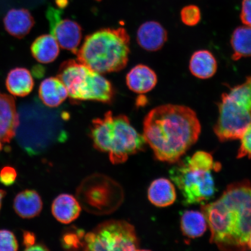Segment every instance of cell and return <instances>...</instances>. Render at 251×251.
<instances>
[{
  "label": "cell",
  "instance_id": "cell-19",
  "mask_svg": "<svg viewBox=\"0 0 251 251\" xmlns=\"http://www.w3.org/2000/svg\"><path fill=\"white\" fill-rule=\"evenodd\" d=\"M14 207L15 212L21 218L30 219L40 214L43 208V202L36 191L27 190L16 196Z\"/></svg>",
  "mask_w": 251,
  "mask_h": 251
},
{
  "label": "cell",
  "instance_id": "cell-17",
  "mask_svg": "<svg viewBox=\"0 0 251 251\" xmlns=\"http://www.w3.org/2000/svg\"><path fill=\"white\" fill-rule=\"evenodd\" d=\"M189 69L193 76L200 79H208L215 75L218 63L211 52L206 50H199L191 56Z\"/></svg>",
  "mask_w": 251,
  "mask_h": 251
},
{
  "label": "cell",
  "instance_id": "cell-24",
  "mask_svg": "<svg viewBox=\"0 0 251 251\" xmlns=\"http://www.w3.org/2000/svg\"><path fill=\"white\" fill-rule=\"evenodd\" d=\"M182 23L188 26L199 24L201 18L200 9L195 5H188L182 8L180 12Z\"/></svg>",
  "mask_w": 251,
  "mask_h": 251
},
{
  "label": "cell",
  "instance_id": "cell-16",
  "mask_svg": "<svg viewBox=\"0 0 251 251\" xmlns=\"http://www.w3.org/2000/svg\"><path fill=\"white\" fill-rule=\"evenodd\" d=\"M81 208L76 198L70 194H62L53 201L51 211L58 222L63 224H69L79 216Z\"/></svg>",
  "mask_w": 251,
  "mask_h": 251
},
{
  "label": "cell",
  "instance_id": "cell-15",
  "mask_svg": "<svg viewBox=\"0 0 251 251\" xmlns=\"http://www.w3.org/2000/svg\"><path fill=\"white\" fill-rule=\"evenodd\" d=\"M5 29L11 36L21 38L27 35L34 26V18L26 9H12L5 16Z\"/></svg>",
  "mask_w": 251,
  "mask_h": 251
},
{
  "label": "cell",
  "instance_id": "cell-32",
  "mask_svg": "<svg viewBox=\"0 0 251 251\" xmlns=\"http://www.w3.org/2000/svg\"><path fill=\"white\" fill-rule=\"evenodd\" d=\"M2 149V144L1 142H0V151H1V150Z\"/></svg>",
  "mask_w": 251,
  "mask_h": 251
},
{
  "label": "cell",
  "instance_id": "cell-31",
  "mask_svg": "<svg viewBox=\"0 0 251 251\" xmlns=\"http://www.w3.org/2000/svg\"><path fill=\"white\" fill-rule=\"evenodd\" d=\"M247 247L251 250V233L250 235L249 241H248Z\"/></svg>",
  "mask_w": 251,
  "mask_h": 251
},
{
  "label": "cell",
  "instance_id": "cell-23",
  "mask_svg": "<svg viewBox=\"0 0 251 251\" xmlns=\"http://www.w3.org/2000/svg\"><path fill=\"white\" fill-rule=\"evenodd\" d=\"M231 45L233 50L232 59L234 61L251 56V27L239 26L232 34Z\"/></svg>",
  "mask_w": 251,
  "mask_h": 251
},
{
  "label": "cell",
  "instance_id": "cell-5",
  "mask_svg": "<svg viewBox=\"0 0 251 251\" xmlns=\"http://www.w3.org/2000/svg\"><path fill=\"white\" fill-rule=\"evenodd\" d=\"M221 168L212 156L204 151H198L173 167L169 174L183 196L184 205L211 199L216 192L212 172H218Z\"/></svg>",
  "mask_w": 251,
  "mask_h": 251
},
{
  "label": "cell",
  "instance_id": "cell-20",
  "mask_svg": "<svg viewBox=\"0 0 251 251\" xmlns=\"http://www.w3.org/2000/svg\"><path fill=\"white\" fill-rule=\"evenodd\" d=\"M31 54L42 64H50L57 58L59 45L52 34H43L34 40L31 46Z\"/></svg>",
  "mask_w": 251,
  "mask_h": 251
},
{
  "label": "cell",
  "instance_id": "cell-12",
  "mask_svg": "<svg viewBox=\"0 0 251 251\" xmlns=\"http://www.w3.org/2000/svg\"><path fill=\"white\" fill-rule=\"evenodd\" d=\"M19 116L11 97L0 96V141L9 142L19 125Z\"/></svg>",
  "mask_w": 251,
  "mask_h": 251
},
{
  "label": "cell",
  "instance_id": "cell-6",
  "mask_svg": "<svg viewBox=\"0 0 251 251\" xmlns=\"http://www.w3.org/2000/svg\"><path fill=\"white\" fill-rule=\"evenodd\" d=\"M57 77L74 101L111 103L115 98V91L112 83L101 74L77 60L70 59L62 62Z\"/></svg>",
  "mask_w": 251,
  "mask_h": 251
},
{
  "label": "cell",
  "instance_id": "cell-33",
  "mask_svg": "<svg viewBox=\"0 0 251 251\" xmlns=\"http://www.w3.org/2000/svg\"><path fill=\"white\" fill-rule=\"evenodd\" d=\"M96 1H101V0H96Z\"/></svg>",
  "mask_w": 251,
  "mask_h": 251
},
{
  "label": "cell",
  "instance_id": "cell-11",
  "mask_svg": "<svg viewBox=\"0 0 251 251\" xmlns=\"http://www.w3.org/2000/svg\"><path fill=\"white\" fill-rule=\"evenodd\" d=\"M167 40V31L158 22H146L137 31L138 44L147 51H158L164 46Z\"/></svg>",
  "mask_w": 251,
  "mask_h": 251
},
{
  "label": "cell",
  "instance_id": "cell-14",
  "mask_svg": "<svg viewBox=\"0 0 251 251\" xmlns=\"http://www.w3.org/2000/svg\"><path fill=\"white\" fill-rule=\"evenodd\" d=\"M39 96L46 106L56 108L61 105L69 95L67 88L58 77H50L40 83Z\"/></svg>",
  "mask_w": 251,
  "mask_h": 251
},
{
  "label": "cell",
  "instance_id": "cell-21",
  "mask_svg": "<svg viewBox=\"0 0 251 251\" xmlns=\"http://www.w3.org/2000/svg\"><path fill=\"white\" fill-rule=\"evenodd\" d=\"M148 198L153 205L166 207L172 205L176 199L174 184L165 178H159L152 182L148 190Z\"/></svg>",
  "mask_w": 251,
  "mask_h": 251
},
{
  "label": "cell",
  "instance_id": "cell-9",
  "mask_svg": "<svg viewBox=\"0 0 251 251\" xmlns=\"http://www.w3.org/2000/svg\"><path fill=\"white\" fill-rule=\"evenodd\" d=\"M81 247L86 251H138L139 241L129 223L111 220L102 223L83 235Z\"/></svg>",
  "mask_w": 251,
  "mask_h": 251
},
{
  "label": "cell",
  "instance_id": "cell-29",
  "mask_svg": "<svg viewBox=\"0 0 251 251\" xmlns=\"http://www.w3.org/2000/svg\"><path fill=\"white\" fill-rule=\"evenodd\" d=\"M240 19L245 25L251 27V0H243Z\"/></svg>",
  "mask_w": 251,
  "mask_h": 251
},
{
  "label": "cell",
  "instance_id": "cell-28",
  "mask_svg": "<svg viewBox=\"0 0 251 251\" xmlns=\"http://www.w3.org/2000/svg\"><path fill=\"white\" fill-rule=\"evenodd\" d=\"M17 177V172L11 166H5L0 171V182L6 186L13 184Z\"/></svg>",
  "mask_w": 251,
  "mask_h": 251
},
{
  "label": "cell",
  "instance_id": "cell-7",
  "mask_svg": "<svg viewBox=\"0 0 251 251\" xmlns=\"http://www.w3.org/2000/svg\"><path fill=\"white\" fill-rule=\"evenodd\" d=\"M214 132L219 140L240 139L251 124V75L243 84L222 94Z\"/></svg>",
  "mask_w": 251,
  "mask_h": 251
},
{
  "label": "cell",
  "instance_id": "cell-13",
  "mask_svg": "<svg viewBox=\"0 0 251 251\" xmlns=\"http://www.w3.org/2000/svg\"><path fill=\"white\" fill-rule=\"evenodd\" d=\"M126 81L128 89L137 94H145L153 89L158 81L156 74L148 66L139 64L128 72Z\"/></svg>",
  "mask_w": 251,
  "mask_h": 251
},
{
  "label": "cell",
  "instance_id": "cell-18",
  "mask_svg": "<svg viewBox=\"0 0 251 251\" xmlns=\"http://www.w3.org/2000/svg\"><path fill=\"white\" fill-rule=\"evenodd\" d=\"M5 83L8 92L16 97L27 96L34 85L32 75L24 68H16L9 72Z\"/></svg>",
  "mask_w": 251,
  "mask_h": 251
},
{
  "label": "cell",
  "instance_id": "cell-3",
  "mask_svg": "<svg viewBox=\"0 0 251 251\" xmlns=\"http://www.w3.org/2000/svg\"><path fill=\"white\" fill-rule=\"evenodd\" d=\"M130 42L124 28H103L85 37L77 61L101 74L121 71L127 65Z\"/></svg>",
  "mask_w": 251,
  "mask_h": 251
},
{
  "label": "cell",
  "instance_id": "cell-27",
  "mask_svg": "<svg viewBox=\"0 0 251 251\" xmlns=\"http://www.w3.org/2000/svg\"><path fill=\"white\" fill-rule=\"evenodd\" d=\"M35 235L29 231H25L24 233V245L26 251H46L49 250L47 247L42 244H36Z\"/></svg>",
  "mask_w": 251,
  "mask_h": 251
},
{
  "label": "cell",
  "instance_id": "cell-8",
  "mask_svg": "<svg viewBox=\"0 0 251 251\" xmlns=\"http://www.w3.org/2000/svg\"><path fill=\"white\" fill-rule=\"evenodd\" d=\"M81 208L97 215H108L117 211L124 200L123 188L118 182L102 174L84 178L76 191Z\"/></svg>",
  "mask_w": 251,
  "mask_h": 251
},
{
  "label": "cell",
  "instance_id": "cell-22",
  "mask_svg": "<svg viewBox=\"0 0 251 251\" xmlns=\"http://www.w3.org/2000/svg\"><path fill=\"white\" fill-rule=\"evenodd\" d=\"M207 228V222L202 212L187 211L182 215L181 229L185 236L195 238L202 236Z\"/></svg>",
  "mask_w": 251,
  "mask_h": 251
},
{
  "label": "cell",
  "instance_id": "cell-10",
  "mask_svg": "<svg viewBox=\"0 0 251 251\" xmlns=\"http://www.w3.org/2000/svg\"><path fill=\"white\" fill-rule=\"evenodd\" d=\"M61 9L49 7L47 18L50 24L51 34L57 41L59 46L76 54L82 39V29L76 21L63 18Z\"/></svg>",
  "mask_w": 251,
  "mask_h": 251
},
{
  "label": "cell",
  "instance_id": "cell-4",
  "mask_svg": "<svg viewBox=\"0 0 251 251\" xmlns=\"http://www.w3.org/2000/svg\"><path fill=\"white\" fill-rule=\"evenodd\" d=\"M90 136L94 148L108 153L110 161L115 165L123 164L130 156L142 151L147 144L126 116L114 115L112 111L94 119Z\"/></svg>",
  "mask_w": 251,
  "mask_h": 251
},
{
  "label": "cell",
  "instance_id": "cell-25",
  "mask_svg": "<svg viewBox=\"0 0 251 251\" xmlns=\"http://www.w3.org/2000/svg\"><path fill=\"white\" fill-rule=\"evenodd\" d=\"M18 249L17 238L12 232L0 230V251H14Z\"/></svg>",
  "mask_w": 251,
  "mask_h": 251
},
{
  "label": "cell",
  "instance_id": "cell-26",
  "mask_svg": "<svg viewBox=\"0 0 251 251\" xmlns=\"http://www.w3.org/2000/svg\"><path fill=\"white\" fill-rule=\"evenodd\" d=\"M241 146L238 151L237 158L248 156L251 158V124L241 137Z\"/></svg>",
  "mask_w": 251,
  "mask_h": 251
},
{
  "label": "cell",
  "instance_id": "cell-1",
  "mask_svg": "<svg viewBox=\"0 0 251 251\" xmlns=\"http://www.w3.org/2000/svg\"><path fill=\"white\" fill-rule=\"evenodd\" d=\"M201 131V126L192 109L165 104L151 110L146 116L143 136L157 159L175 163L197 142Z\"/></svg>",
  "mask_w": 251,
  "mask_h": 251
},
{
  "label": "cell",
  "instance_id": "cell-30",
  "mask_svg": "<svg viewBox=\"0 0 251 251\" xmlns=\"http://www.w3.org/2000/svg\"><path fill=\"white\" fill-rule=\"evenodd\" d=\"M5 195V191L4 190H0V209H1L2 201L3 198H4Z\"/></svg>",
  "mask_w": 251,
  "mask_h": 251
},
{
  "label": "cell",
  "instance_id": "cell-2",
  "mask_svg": "<svg viewBox=\"0 0 251 251\" xmlns=\"http://www.w3.org/2000/svg\"><path fill=\"white\" fill-rule=\"evenodd\" d=\"M210 242L222 250H246L251 233V181L229 185L216 201L202 206Z\"/></svg>",
  "mask_w": 251,
  "mask_h": 251
}]
</instances>
